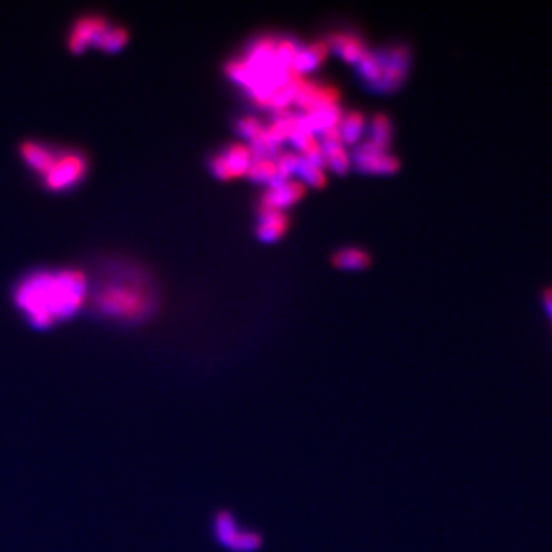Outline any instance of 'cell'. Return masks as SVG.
Instances as JSON below:
<instances>
[{
    "mask_svg": "<svg viewBox=\"0 0 552 552\" xmlns=\"http://www.w3.org/2000/svg\"><path fill=\"white\" fill-rule=\"evenodd\" d=\"M129 40L126 28L115 25L101 14H85L77 18L68 31V48L81 53L88 48H97L106 53L123 49Z\"/></svg>",
    "mask_w": 552,
    "mask_h": 552,
    "instance_id": "3957f363",
    "label": "cell"
},
{
    "mask_svg": "<svg viewBox=\"0 0 552 552\" xmlns=\"http://www.w3.org/2000/svg\"><path fill=\"white\" fill-rule=\"evenodd\" d=\"M323 158L324 166H329L338 173H344L350 166L349 153H347L342 145L323 146Z\"/></svg>",
    "mask_w": 552,
    "mask_h": 552,
    "instance_id": "d6986e66",
    "label": "cell"
},
{
    "mask_svg": "<svg viewBox=\"0 0 552 552\" xmlns=\"http://www.w3.org/2000/svg\"><path fill=\"white\" fill-rule=\"evenodd\" d=\"M370 143L379 147L382 151H387V147L391 141V121L387 114L377 112L371 118V127H370Z\"/></svg>",
    "mask_w": 552,
    "mask_h": 552,
    "instance_id": "2e32d148",
    "label": "cell"
},
{
    "mask_svg": "<svg viewBox=\"0 0 552 552\" xmlns=\"http://www.w3.org/2000/svg\"><path fill=\"white\" fill-rule=\"evenodd\" d=\"M338 127L339 132H341L342 143L347 145L356 143V140L361 137V134L365 127L364 114L359 111H349L347 114H342Z\"/></svg>",
    "mask_w": 552,
    "mask_h": 552,
    "instance_id": "9a60e30c",
    "label": "cell"
},
{
    "mask_svg": "<svg viewBox=\"0 0 552 552\" xmlns=\"http://www.w3.org/2000/svg\"><path fill=\"white\" fill-rule=\"evenodd\" d=\"M382 63L381 79L376 83L377 89L390 91L401 85L405 79L407 65L410 60V51L405 45H394L388 51L379 54Z\"/></svg>",
    "mask_w": 552,
    "mask_h": 552,
    "instance_id": "8992f818",
    "label": "cell"
},
{
    "mask_svg": "<svg viewBox=\"0 0 552 552\" xmlns=\"http://www.w3.org/2000/svg\"><path fill=\"white\" fill-rule=\"evenodd\" d=\"M210 171L214 172L215 175L218 178H221V179L232 178V175H230V171L227 168L226 160L223 158L221 153H216V155H214L210 158Z\"/></svg>",
    "mask_w": 552,
    "mask_h": 552,
    "instance_id": "cb8c5ba5",
    "label": "cell"
},
{
    "mask_svg": "<svg viewBox=\"0 0 552 552\" xmlns=\"http://www.w3.org/2000/svg\"><path fill=\"white\" fill-rule=\"evenodd\" d=\"M287 227L288 216L284 214V210L260 208V224L256 227V234L262 241L278 240L284 235Z\"/></svg>",
    "mask_w": 552,
    "mask_h": 552,
    "instance_id": "30bf717a",
    "label": "cell"
},
{
    "mask_svg": "<svg viewBox=\"0 0 552 552\" xmlns=\"http://www.w3.org/2000/svg\"><path fill=\"white\" fill-rule=\"evenodd\" d=\"M214 534L218 543L232 552H255L261 547V536L255 531H242L236 518L227 511L218 512L214 520Z\"/></svg>",
    "mask_w": 552,
    "mask_h": 552,
    "instance_id": "5b68a950",
    "label": "cell"
},
{
    "mask_svg": "<svg viewBox=\"0 0 552 552\" xmlns=\"http://www.w3.org/2000/svg\"><path fill=\"white\" fill-rule=\"evenodd\" d=\"M333 49H336L345 60L349 62H357L365 51V43L361 37L355 34L347 33H338L330 37V45Z\"/></svg>",
    "mask_w": 552,
    "mask_h": 552,
    "instance_id": "7c38bea8",
    "label": "cell"
},
{
    "mask_svg": "<svg viewBox=\"0 0 552 552\" xmlns=\"http://www.w3.org/2000/svg\"><path fill=\"white\" fill-rule=\"evenodd\" d=\"M293 145L298 147L301 152H304L307 147H310L313 143H316V137H314V134L309 129H305V127H299V129L294 131L290 137Z\"/></svg>",
    "mask_w": 552,
    "mask_h": 552,
    "instance_id": "603a6c76",
    "label": "cell"
},
{
    "mask_svg": "<svg viewBox=\"0 0 552 552\" xmlns=\"http://www.w3.org/2000/svg\"><path fill=\"white\" fill-rule=\"evenodd\" d=\"M301 155L297 152H281L278 157H276V168H278V175L281 179H288V175L292 172H297L298 164H299Z\"/></svg>",
    "mask_w": 552,
    "mask_h": 552,
    "instance_id": "44dd1931",
    "label": "cell"
},
{
    "mask_svg": "<svg viewBox=\"0 0 552 552\" xmlns=\"http://www.w3.org/2000/svg\"><path fill=\"white\" fill-rule=\"evenodd\" d=\"M221 155L224 160H226L227 168L230 171V175H232V178L246 173L249 169L250 162H252V152H250V147L242 143L230 145L227 149L221 153Z\"/></svg>",
    "mask_w": 552,
    "mask_h": 552,
    "instance_id": "4fadbf2b",
    "label": "cell"
},
{
    "mask_svg": "<svg viewBox=\"0 0 552 552\" xmlns=\"http://www.w3.org/2000/svg\"><path fill=\"white\" fill-rule=\"evenodd\" d=\"M100 316L117 323L136 324L147 319L157 307V294L146 275L136 268H114L92 293Z\"/></svg>",
    "mask_w": 552,
    "mask_h": 552,
    "instance_id": "7a4b0ae2",
    "label": "cell"
},
{
    "mask_svg": "<svg viewBox=\"0 0 552 552\" xmlns=\"http://www.w3.org/2000/svg\"><path fill=\"white\" fill-rule=\"evenodd\" d=\"M329 49L330 47L325 42L310 43L309 47L298 49V53L294 54L290 65L297 69L298 73L303 74L305 71L316 68L319 63L324 60V57L329 53Z\"/></svg>",
    "mask_w": 552,
    "mask_h": 552,
    "instance_id": "8fae6325",
    "label": "cell"
},
{
    "mask_svg": "<svg viewBox=\"0 0 552 552\" xmlns=\"http://www.w3.org/2000/svg\"><path fill=\"white\" fill-rule=\"evenodd\" d=\"M356 63L359 74H361L371 86H376V83L379 81L382 73V63L379 54L365 51V53L359 57V60Z\"/></svg>",
    "mask_w": 552,
    "mask_h": 552,
    "instance_id": "ac0fdd59",
    "label": "cell"
},
{
    "mask_svg": "<svg viewBox=\"0 0 552 552\" xmlns=\"http://www.w3.org/2000/svg\"><path fill=\"white\" fill-rule=\"evenodd\" d=\"M542 303L544 307V312H547L549 321L552 323V284L544 286L542 288Z\"/></svg>",
    "mask_w": 552,
    "mask_h": 552,
    "instance_id": "d4e9b609",
    "label": "cell"
},
{
    "mask_svg": "<svg viewBox=\"0 0 552 552\" xmlns=\"http://www.w3.org/2000/svg\"><path fill=\"white\" fill-rule=\"evenodd\" d=\"M88 173V158L74 147H57L53 162L40 177L51 192H66L79 186Z\"/></svg>",
    "mask_w": 552,
    "mask_h": 552,
    "instance_id": "277c9868",
    "label": "cell"
},
{
    "mask_svg": "<svg viewBox=\"0 0 552 552\" xmlns=\"http://www.w3.org/2000/svg\"><path fill=\"white\" fill-rule=\"evenodd\" d=\"M353 160L356 168L364 172L391 173L399 169V160L387 151L373 146L368 140L353 151Z\"/></svg>",
    "mask_w": 552,
    "mask_h": 552,
    "instance_id": "52a82bcc",
    "label": "cell"
},
{
    "mask_svg": "<svg viewBox=\"0 0 552 552\" xmlns=\"http://www.w3.org/2000/svg\"><path fill=\"white\" fill-rule=\"evenodd\" d=\"M333 262L342 268H362L370 262V255L362 249L344 247L333 255Z\"/></svg>",
    "mask_w": 552,
    "mask_h": 552,
    "instance_id": "e0dca14e",
    "label": "cell"
},
{
    "mask_svg": "<svg viewBox=\"0 0 552 552\" xmlns=\"http://www.w3.org/2000/svg\"><path fill=\"white\" fill-rule=\"evenodd\" d=\"M89 297L88 276L77 268H42L14 286L12 299L37 330L51 329L77 314Z\"/></svg>",
    "mask_w": 552,
    "mask_h": 552,
    "instance_id": "6da1fadb",
    "label": "cell"
},
{
    "mask_svg": "<svg viewBox=\"0 0 552 552\" xmlns=\"http://www.w3.org/2000/svg\"><path fill=\"white\" fill-rule=\"evenodd\" d=\"M262 127L264 126L261 125V121L253 117V115H246V117H242L241 120H238V123H236V131L247 138H252L253 136H256Z\"/></svg>",
    "mask_w": 552,
    "mask_h": 552,
    "instance_id": "7402d4cb",
    "label": "cell"
},
{
    "mask_svg": "<svg viewBox=\"0 0 552 552\" xmlns=\"http://www.w3.org/2000/svg\"><path fill=\"white\" fill-rule=\"evenodd\" d=\"M246 175L258 183H267L268 186L284 181L278 175V168L273 158H252Z\"/></svg>",
    "mask_w": 552,
    "mask_h": 552,
    "instance_id": "5bb4252c",
    "label": "cell"
},
{
    "mask_svg": "<svg viewBox=\"0 0 552 552\" xmlns=\"http://www.w3.org/2000/svg\"><path fill=\"white\" fill-rule=\"evenodd\" d=\"M57 147L43 141H25L21 146V157L27 168L40 178L53 162Z\"/></svg>",
    "mask_w": 552,
    "mask_h": 552,
    "instance_id": "9c48e42d",
    "label": "cell"
},
{
    "mask_svg": "<svg viewBox=\"0 0 552 552\" xmlns=\"http://www.w3.org/2000/svg\"><path fill=\"white\" fill-rule=\"evenodd\" d=\"M297 172H299V175L303 177L305 184L309 183L312 186H324L327 183V177H325L323 166L312 163V162H309V160H305L303 157H301V160H299Z\"/></svg>",
    "mask_w": 552,
    "mask_h": 552,
    "instance_id": "ffe728a7",
    "label": "cell"
},
{
    "mask_svg": "<svg viewBox=\"0 0 552 552\" xmlns=\"http://www.w3.org/2000/svg\"><path fill=\"white\" fill-rule=\"evenodd\" d=\"M307 192V186L299 179H284V181L268 186L261 198L260 208L282 210L292 206L299 198H303Z\"/></svg>",
    "mask_w": 552,
    "mask_h": 552,
    "instance_id": "ba28073f",
    "label": "cell"
}]
</instances>
